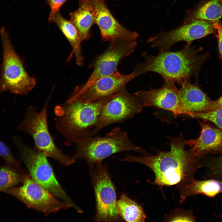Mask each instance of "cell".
<instances>
[{"label": "cell", "mask_w": 222, "mask_h": 222, "mask_svg": "<svg viewBox=\"0 0 222 222\" xmlns=\"http://www.w3.org/2000/svg\"><path fill=\"white\" fill-rule=\"evenodd\" d=\"M170 150L163 151L156 150L157 154L138 157L128 155L121 162H133L142 164L154 172V183L159 186L185 184L193 178L197 169L198 158L190 150L184 149L186 141L182 134L176 138L169 137Z\"/></svg>", "instance_id": "6da1fadb"}, {"label": "cell", "mask_w": 222, "mask_h": 222, "mask_svg": "<svg viewBox=\"0 0 222 222\" xmlns=\"http://www.w3.org/2000/svg\"><path fill=\"white\" fill-rule=\"evenodd\" d=\"M114 95L89 102L72 92L64 103L54 107L55 129L69 143L88 137L97 124L103 107Z\"/></svg>", "instance_id": "7a4b0ae2"}, {"label": "cell", "mask_w": 222, "mask_h": 222, "mask_svg": "<svg viewBox=\"0 0 222 222\" xmlns=\"http://www.w3.org/2000/svg\"><path fill=\"white\" fill-rule=\"evenodd\" d=\"M199 49L187 44L181 49L159 52L156 56L143 53V62L138 64L135 69L139 75L149 72L157 73L163 79H169L181 85L190 81L197 74L204 61V56Z\"/></svg>", "instance_id": "3957f363"}, {"label": "cell", "mask_w": 222, "mask_h": 222, "mask_svg": "<svg viewBox=\"0 0 222 222\" xmlns=\"http://www.w3.org/2000/svg\"><path fill=\"white\" fill-rule=\"evenodd\" d=\"M75 160L82 159L90 166L102 163V161L116 153L135 151L143 156L149 155L130 140L128 133L115 127L103 137L88 136L74 143Z\"/></svg>", "instance_id": "277c9868"}, {"label": "cell", "mask_w": 222, "mask_h": 222, "mask_svg": "<svg viewBox=\"0 0 222 222\" xmlns=\"http://www.w3.org/2000/svg\"><path fill=\"white\" fill-rule=\"evenodd\" d=\"M50 99L49 97L40 111L35 106H29L18 126V130L31 136L35 149L62 165L68 166L74 163L76 160L73 155H67L59 149L48 129L47 114Z\"/></svg>", "instance_id": "5b68a950"}, {"label": "cell", "mask_w": 222, "mask_h": 222, "mask_svg": "<svg viewBox=\"0 0 222 222\" xmlns=\"http://www.w3.org/2000/svg\"><path fill=\"white\" fill-rule=\"evenodd\" d=\"M13 140L33 179L55 197L70 205L77 212L82 213V210L70 198L56 179L47 156L27 146L16 136L13 137Z\"/></svg>", "instance_id": "8992f818"}, {"label": "cell", "mask_w": 222, "mask_h": 222, "mask_svg": "<svg viewBox=\"0 0 222 222\" xmlns=\"http://www.w3.org/2000/svg\"><path fill=\"white\" fill-rule=\"evenodd\" d=\"M0 35L3 48L0 91L25 95L35 88L36 79L26 71L23 61L14 50L4 27L0 29Z\"/></svg>", "instance_id": "52a82bcc"}, {"label": "cell", "mask_w": 222, "mask_h": 222, "mask_svg": "<svg viewBox=\"0 0 222 222\" xmlns=\"http://www.w3.org/2000/svg\"><path fill=\"white\" fill-rule=\"evenodd\" d=\"M90 170L96 199L94 220L97 222L121 221L116 208L115 187L107 168L101 163L90 166Z\"/></svg>", "instance_id": "ba28073f"}, {"label": "cell", "mask_w": 222, "mask_h": 222, "mask_svg": "<svg viewBox=\"0 0 222 222\" xmlns=\"http://www.w3.org/2000/svg\"><path fill=\"white\" fill-rule=\"evenodd\" d=\"M22 182V186L10 187L5 192L16 198L28 208L45 215L72 208L69 204L57 199L35 181L30 175H24Z\"/></svg>", "instance_id": "9c48e42d"}, {"label": "cell", "mask_w": 222, "mask_h": 222, "mask_svg": "<svg viewBox=\"0 0 222 222\" xmlns=\"http://www.w3.org/2000/svg\"><path fill=\"white\" fill-rule=\"evenodd\" d=\"M143 106L138 98L126 88L114 95L103 106L97 124L89 136H94L112 124L122 123L141 112Z\"/></svg>", "instance_id": "30bf717a"}, {"label": "cell", "mask_w": 222, "mask_h": 222, "mask_svg": "<svg viewBox=\"0 0 222 222\" xmlns=\"http://www.w3.org/2000/svg\"><path fill=\"white\" fill-rule=\"evenodd\" d=\"M214 22L197 20L183 24L176 28L167 32H161L150 37L147 41L151 47L162 52L170 51L177 43L184 41L191 44L195 40L216 33Z\"/></svg>", "instance_id": "8fae6325"}, {"label": "cell", "mask_w": 222, "mask_h": 222, "mask_svg": "<svg viewBox=\"0 0 222 222\" xmlns=\"http://www.w3.org/2000/svg\"><path fill=\"white\" fill-rule=\"evenodd\" d=\"M137 45L136 40H119L110 42L106 49L89 66L92 72L82 86L86 87L97 79L114 73L121 61L133 52Z\"/></svg>", "instance_id": "7c38bea8"}, {"label": "cell", "mask_w": 222, "mask_h": 222, "mask_svg": "<svg viewBox=\"0 0 222 222\" xmlns=\"http://www.w3.org/2000/svg\"><path fill=\"white\" fill-rule=\"evenodd\" d=\"M139 76L134 70L125 74L117 70L110 75L101 77L86 87L76 86L73 92L82 100L92 102L115 94L125 88L129 82Z\"/></svg>", "instance_id": "4fadbf2b"}, {"label": "cell", "mask_w": 222, "mask_h": 222, "mask_svg": "<svg viewBox=\"0 0 222 222\" xmlns=\"http://www.w3.org/2000/svg\"><path fill=\"white\" fill-rule=\"evenodd\" d=\"M160 88L142 90L134 93L142 102L143 106H153L172 112L175 117L185 114L179 98V90L175 83L170 79H164Z\"/></svg>", "instance_id": "5bb4252c"}, {"label": "cell", "mask_w": 222, "mask_h": 222, "mask_svg": "<svg viewBox=\"0 0 222 222\" xmlns=\"http://www.w3.org/2000/svg\"><path fill=\"white\" fill-rule=\"evenodd\" d=\"M90 2L95 24L99 27L102 42L136 40L138 34L128 30L120 24L110 12L105 0H90Z\"/></svg>", "instance_id": "9a60e30c"}, {"label": "cell", "mask_w": 222, "mask_h": 222, "mask_svg": "<svg viewBox=\"0 0 222 222\" xmlns=\"http://www.w3.org/2000/svg\"><path fill=\"white\" fill-rule=\"evenodd\" d=\"M201 131L196 139L186 140V145L195 157L199 158L208 152L222 148V131L199 121Z\"/></svg>", "instance_id": "2e32d148"}, {"label": "cell", "mask_w": 222, "mask_h": 222, "mask_svg": "<svg viewBox=\"0 0 222 222\" xmlns=\"http://www.w3.org/2000/svg\"><path fill=\"white\" fill-rule=\"evenodd\" d=\"M179 90V98L185 114L208 111L212 101L199 87L190 81L184 82Z\"/></svg>", "instance_id": "e0dca14e"}, {"label": "cell", "mask_w": 222, "mask_h": 222, "mask_svg": "<svg viewBox=\"0 0 222 222\" xmlns=\"http://www.w3.org/2000/svg\"><path fill=\"white\" fill-rule=\"evenodd\" d=\"M222 18V0H199L194 8L186 11L183 24L197 20L215 22Z\"/></svg>", "instance_id": "ac0fdd59"}, {"label": "cell", "mask_w": 222, "mask_h": 222, "mask_svg": "<svg viewBox=\"0 0 222 222\" xmlns=\"http://www.w3.org/2000/svg\"><path fill=\"white\" fill-rule=\"evenodd\" d=\"M70 21L76 28L81 42L90 39V28L95 24L90 0H79L78 8L70 13Z\"/></svg>", "instance_id": "d6986e66"}, {"label": "cell", "mask_w": 222, "mask_h": 222, "mask_svg": "<svg viewBox=\"0 0 222 222\" xmlns=\"http://www.w3.org/2000/svg\"><path fill=\"white\" fill-rule=\"evenodd\" d=\"M179 187L181 202L189 196L202 194L213 197L222 193V181L213 179L198 180L193 178Z\"/></svg>", "instance_id": "ffe728a7"}, {"label": "cell", "mask_w": 222, "mask_h": 222, "mask_svg": "<svg viewBox=\"0 0 222 222\" xmlns=\"http://www.w3.org/2000/svg\"><path fill=\"white\" fill-rule=\"evenodd\" d=\"M49 22H54L56 24L71 45L72 49V54L73 53L75 56L76 64L82 66L84 58L82 53V42L74 25L70 21L64 18L59 11L54 15Z\"/></svg>", "instance_id": "44dd1931"}, {"label": "cell", "mask_w": 222, "mask_h": 222, "mask_svg": "<svg viewBox=\"0 0 222 222\" xmlns=\"http://www.w3.org/2000/svg\"><path fill=\"white\" fill-rule=\"evenodd\" d=\"M117 210L120 217L127 222H144L146 218L142 207L125 194L116 201Z\"/></svg>", "instance_id": "7402d4cb"}, {"label": "cell", "mask_w": 222, "mask_h": 222, "mask_svg": "<svg viewBox=\"0 0 222 222\" xmlns=\"http://www.w3.org/2000/svg\"><path fill=\"white\" fill-rule=\"evenodd\" d=\"M17 170L8 165L0 167V191L5 192L22 182L24 175Z\"/></svg>", "instance_id": "603a6c76"}, {"label": "cell", "mask_w": 222, "mask_h": 222, "mask_svg": "<svg viewBox=\"0 0 222 222\" xmlns=\"http://www.w3.org/2000/svg\"><path fill=\"white\" fill-rule=\"evenodd\" d=\"M189 116L211 121L222 129V107L204 112H192Z\"/></svg>", "instance_id": "cb8c5ba5"}, {"label": "cell", "mask_w": 222, "mask_h": 222, "mask_svg": "<svg viewBox=\"0 0 222 222\" xmlns=\"http://www.w3.org/2000/svg\"><path fill=\"white\" fill-rule=\"evenodd\" d=\"M0 156L9 165L17 169H19L20 165L12 154L8 146L0 140Z\"/></svg>", "instance_id": "d4e9b609"}, {"label": "cell", "mask_w": 222, "mask_h": 222, "mask_svg": "<svg viewBox=\"0 0 222 222\" xmlns=\"http://www.w3.org/2000/svg\"><path fill=\"white\" fill-rule=\"evenodd\" d=\"M68 0H46L50 8V12L48 18L49 22L54 15L59 11L62 5Z\"/></svg>", "instance_id": "484cf974"}, {"label": "cell", "mask_w": 222, "mask_h": 222, "mask_svg": "<svg viewBox=\"0 0 222 222\" xmlns=\"http://www.w3.org/2000/svg\"><path fill=\"white\" fill-rule=\"evenodd\" d=\"M214 27L216 30L215 35L217 41L218 51L222 60V20L214 22Z\"/></svg>", "instance_id": "4316f807"}, {"label": "cell", "mask_w": 222, "mask_h": 222, "mask_svg": "<svg viewBox=\"0 0 222 222\" xmlns=\"http://www.w3.org/2000/svg\"><path fill=\"white\" fill-rule=\"evenodd\" d=\"M195 219L192 215H179L171 219V221H194Z\"/></svg>", "instance_id": "83f0119b"}, {"label": "cell", "mask_w": 222, "mask_h": 222, "mask_svg": "<svg viewBox=\"0 0 222 222\" xmlns=\"http://www.w3.org/2000/svg\"><path fill=\"white\" fill-rule=\"evenodd\" d=\"M222 107V96L214 101H212L208 111Z\"/></svg>", "instance_id": "f1b7e54d"}, {"label": "cell", "mask_w": 222, "mask_h": 222, "mask_svg": "<svg viewBox=\"0 0 222 222\" xmlns=\"http://www.w3.org/2000/svg\"><path fill=\"white\" fill-rule=\"evenodd\" d=\"M214 171L216 174L222 175V156L218 160L215 166Z\"/></svg>", "instance_id": "f546056e"}]
</instances>
